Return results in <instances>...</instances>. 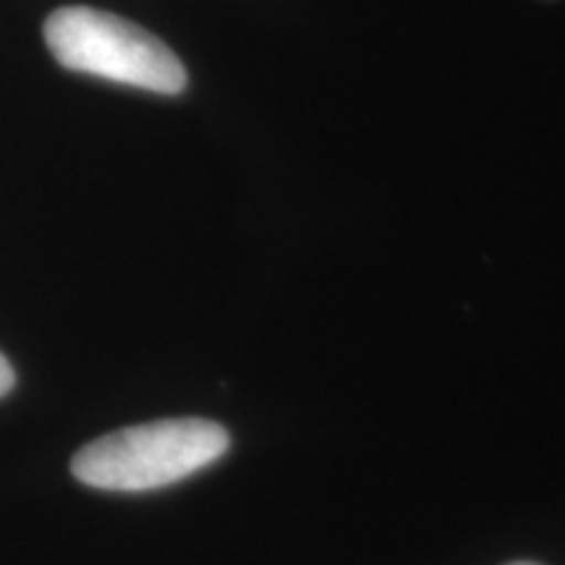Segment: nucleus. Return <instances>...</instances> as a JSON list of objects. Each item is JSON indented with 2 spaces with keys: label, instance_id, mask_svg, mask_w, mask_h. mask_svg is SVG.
Returning <instances> with one entry per match:
<instances>
[{
  "label": "nucleus",
  "instance_id": "4",
  "mask_svg": "<svg viewBox=\"0 0 565 565\" xmlns=\"http://www.w3.org/2000/svg\"><path fill=\"white\" fill-rule=\"evenodd\" d=\"M513 565H536V563H513Z\"/></svg>",
  "mask_w": 565,
  "mask_h": 565
},
{
  "label": "nucleus",
  "instance_id": "3",
  "mask_svg": "<svg viewBox=\"0 0 565 565\" xmlns=\"http://www.w3.org/2000/svg\"><path fill=\"white\" fill-rule=\"evenodd\" d=\"M13 383H17V374H13V366L9 364V359L0 353V398H3L6 393H11Z\"/></svg>",
  "mask_w": 565,
  "mask_h": 565
},
{
  "label": "nucleus",
  "instance_id": "2",
  "mask_svg": "<svg viewBox=\"0 0 565 565\" xmlns=\"http://www.w3.org/2000/svg\"><path fill=\"white\" fill-rule=\"evenodd\" d=\"M45 42L63 68L158 95L186 89V68L179 55L116 13L87 6L53 11L45 21Z\"/></svg>",
  "mask_w": 565,
  "mask_h": 565
},
{
  "label": "nucleus",
  "instance_id": "1",
  "mask_svg": "<svg viewBox=\"0 0 565 565\" xmlns=\"http://www.w3.org/2000/svg\"><path fill=\"white\" fill-rule=\"evenodd\" d=\"M228 445V433L210 419H160L84 445L71 461V475L95 490L147 492L196 475Z\"/></svg>",
  "mask_w": 565,
  "mask_h": 565
}]
</instances>
